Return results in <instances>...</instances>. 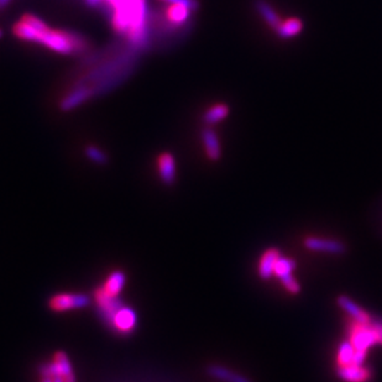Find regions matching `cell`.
Instances as JSON below:
<instances>
[{"instance_id": "cell-1", "label": "cell", "mask_w": 382, "mask_h": 382, "mask_svg": "<svg viewBox=\"0 0 382 382\" xmlns=\"http://www.w3.org/2000/svg\"><path fill=\"white\" fill-rule=\"evenodd\" d=\"M347 332L349 337L347 340L352 343V347H355L357 352H367L369 349L378 344V339L372 328L371 322L364 324L352 321L347 324Z\"/></svg>"}, {"instance_id": "cell-2", "label": "cell", "mask_w": 382, "mask_h": 382, "mask_svg": "<svg viewBox=\"0 0 382 382\" xmlns=\"http://www.w3.org/2000/svg\"><path fill=\"white\" fill-rule=\"evenodd\" d=\"M47 304L52 312H68L88 307L91 304V297L86 293H56Z\"/></svg>"}, {"instance_id": "cell-3", "label": "cell", "mask_w": 382, "mask_h": 382, "mask_svg": "<svg viewBox=\"0 0 382 382\" xmlns=\"http://www.w3.org/2000/svg\"><path fill=\"white\" fill-rule=\"evenodd\" d=\"M41 376H60L65 382H75V371L70 365V360L65 352H56L51 364L41 365Z\"/></svg>"}, {"instance_id": "cell-4", "label": "cell", "mask_w": 382, "mask_h": 382, "mask_svg": "<svg viewBox=\"0 0 382 382\" xmlns=\"http://www.w3.org/2000/svg\"><path fill=\"white\" fill-rule=\"evenodd\" d=\"M94 301H96L97 309L101 316V321L111 326V319L114 317L119 308L123 307V302L119 297H114L106 293L103 287H98L94 290Z\"/></svg>"}, {"instance_id": "cell-5", "label": "cell", "mask_w": 382, "mask_h": 382, "mask_svg": "<svg viewBox=\"0 0 382 382\" xmlns=\"http://www.w3.org/2000/svg\"><path fill=\"white\" fill-rule=\"evenodd\" d=\"M136 326H137V316L135 311L133 308L123 306L114 314L109 327L113 331H116L118 334L128 335L135 331Z\"/></svg>"}, {"instance_id": "cell-6", "label": "cell", "mask_w": 382, "mask_h": 382, "mask_svg": "<svg viewBox=\"0 0 382 382\" xmlns=\"http://www.w3.org/2000/svg\"><path fill=\"white\" fill-rule=\"evenodd\" d=\"M304 247L311 252H327V254H343L345 252V247L342 242L334 239H324V238L308 237L304 240Z\"/></svg>"}, {"instance_id": "cell-7", "label": "cell", "mask_w": 382, "mask_h": 382, "mask_svg": "<svg viewBox=\"0 0 382 382\" xmlns=\"http://www.w3.org/2000/svg\"><path fill=\"white\" fill-rule=\"evenodd\" d=\"M94 94L96 93H94V90L92 87H77L61 101L60 109L63 111H72V109L81 106L83 103H86L88 99H91Z\"/></svg>"}, {"instance_id": "cell-8", "label": "cell", "mask_w": 382, "mask_h": 382, "mask_svg": "<svg viewBox=\"0 0 382 382\" xmlns=\"http://www.w3.org/2000/svg\"><path fill=\"white\" fill-rule=\"evenodd\" d=\"M337 375L344 382H369L371 380L372 372L365 365H347L338 366Z\"/></svg>"}, {"instance_id": "cell-9", "label": "cell", "mask_w": 382, "mask_h": 382, "mask_svg": "<svg viewBox=\"0 0 382 382\" xmlns=\"http://www.w3.org/2000/svg\"><path fill=\"white\" fill-rule=\"evenodd\" d=\"M157 167H159V175L161 181L171 186L176 181V161L175 157L170 152H162L157 157Z\"/></svg>"}, {"instance_id": "cell-10", "label": "cell", "mask_w": 382, "mask_h": 382, "mask_svg": "<svg viewBox=\"0 0 382 382\" xmlns=\"http://www.w3.org/2000/svg\"><path fill=\"white\" fill-rule=\"evenodd\" d=\"M338 306L342 308L344 312L349 314V317L352 318V321L354 322L364 323V324L371 322V314L366 312L365 309H362L357 303H355L352 298H349L347 296L338 297Z\"/></svg>"}, {"instance_id": "cell-11", "label": "cell", "mask_w": 382, "mask_h": 382, "mask_svg": "<svg viewBox=\"0 0 382 382\" xmlns=\"http://www.w3.org/2000/svg\"><path fill=\"white\" fill-rule=\"evenodd\" d=\"M207 374L211 378L221 382H252V380L242 376L239 372L221 365H209L207 367Z\"/></svg>"}, {"instance_id": "cell-12", "label": "cell", "mask_w": 382, "mask_h": 382, "mask_svg": "<svg viewBox=\"0 0 382 382\" xmlns=\"http://www.w3.org/2000/svg\"><path fill=\"white\" fill-rule=\"evenodd\" d=\"M202 141L206 149L207 156L211 161H216L221 159V142L218 139L216 131L211 128H204L202 130Z\"/></svg>"}, {"instance_id": "cell-13", "label": "cell", "mask_w": 382, "mask_h": 382, "mask_svg": "<svg viewBox=\"0 0 382 382\" xmlns=\"http://www.w3.org/2000/svg\"><path fill=\"white\" fill-rule=\"evenodd\" d=\"M280 257H281V252L277 249H269L262 254L261 259L259 261V269H257L259 276L261 277L262 280H270L273 276L275 265Z\"/></svg>"}, {"instance_id": "cell-14", "label": "cell", "mask_w": 382, "mask_h": 382, "mask_svg": "<svg viewBox=\"0 0 382 382\" xmlns=\"http://www.w3.org/2000/svg\"><path fill=\"white\" fill-rule=\"evenodd\" d=\"M255 6H257V11H259V14L261 16L262 19L266 21L267 25L275 31L278 30V27L282 24L281 18L278 16L272 6H270L265 0H257Z\"/></svg>"}, {"instance_id": "cell-15", "label": "cell", "mask_w": 382, "mask_h": 382, "mask_svg": "<svg viewBox=\"0 0 382 382\" xmlns=\"http://www.w3.org/2000/svg\"><path fill=\"white\" fill-rule=\"evenodd\" d=\"M126 283V275L121 270H116V271L109 273V276L106 277V282L103 285V290L109 293L111 296L119 297L121 292L123 291V288L125 286Z\"/></svg>"}, {"instance_id": "cell-16", "label": "cell", "mask_w": 382, "mask_h": 382, "mask_svg": "<svg viewBox=\"0 0 382 382\" xmlns=\"http://www.w3.org/2000/svg\"><path fill=\"white\" fill-rule=\"evenodd\" d=\"M191 13L192 11L190 8L180 6V4H175V6H170L167 8L166 18L173 25H185L187 20L190 19Z\"/></svg>"}, {"instance_id": "cell-17", "label": "cell", "mask_w": 382, "mask_h": 382, "mask_svg": "<svg viewBox=\"0 0 382 382\" xmlns=\"http://www.w3.org/2000/svg\"><path fill=\"white\" fill-rule=\"evenodd\" d=\"M302 21L297 18H290L287 20L282 21L281 26L276 31L277 35L281 39H291L293 36L298 35L301 32Z\"/></svg>"}, {"instance_id": "cell-18", "label": "cell", "mask_w": 382, "mask_h": 382, "mask_svg": "<svg viewBox=\"0 0 382 382\" xmlns=\"http://www.w3.org/2000/svg\"><path fill=\"white\" fill-rule=\"evenodd\" d=\"M355 352H357L355 347H352V343L349 340L340 343L337 352L338 366L352 365L354 362V357H355Z\"/></svg>"}, {"instance_id": "cell-19", "label": "cell", "mask_w": 382, "mask_h": 382, "mask_svg": "<svg viewBox=\"0 0 382 382\" xmlns=\"http://www.w3.org/2000/svg\"><path fill=\"white\" fill-rule=\"evenodd\" d=\"M229 114V108L226 104H216L211 106L203 116V121L208 125H214L216 123L226 119Z\"/></svg>"}, {"instance_id": "cell-20", "label": "cell", "mask_w": 382, "mask_h": 382, "mask_svg": "<svg viewBox=\"0 0 382 382\" xmlns=\"http://www.w3.org/2000/svg\"><path fill=\"white\" fill-rule=\"evenodd\" d=\"M296 261L291 259V257H278L276 265H275V270H273V276H276L277 278H283V277L290 276L293 275V272L296 270Z\"/></svg>"}, {"instance_id": "cell-21", "label": "cell", "mask_w": 382, "mask_h": 382, "mask_svg": "<svg viewBox=\"0 0 382 382\" xmlns=\"http://www.w3.org/2000/svg\"><path fill=\"white\" fill-rule=\"evenodd\" d=\"M86 156L98 165H104L108 162V157H106V152L101 150L99 147L96 146H87L86 147Z\"/></svg>"}, {"instance_id": "cell-22", "label": "cell", "mask_w": 382, "mask_h": 382, "mask_svg": "<svg viewBox=\"0 0 382 382\" xmlns=\"http://www.w3.org/2000/svg\"><path fill=\"white\" fill-rule=\"evenodd\" d=\"M280 281H281L282 286L285 287L287 291L292 293V295H297L298 292L301 291V286H300V283H298V281H297L293 275L283 277Z\"/></svg>"}, {"instance_id": "cell-23", "label": "cell", "mask_w": 382, "mask_h": 382, "mask_svg": "<svg viewBox=\"0 0 382 382\" xmlns=\"http://www.w3.org/2000/svg\"><path fill=\"white\" fill-rule=\"evenodd\" d=\"M164 3H167L170 6H175V4H180V6H185L187 8H190L192 11H196L199 8V3L198 0H161Z\"/></svg>"}, {"instance_id": "cell-24", "label": "cell", "mask_w": 382, "mask_h": 382, "mask_svg": "<svg viewBox=\"0 0 382 382\" xmlns=\"http://www.w3.org/2000/svg\"><path fill=\"white\" fill-rule=\"evenodd\" d=\"M371 326L375 333H376L378 345H382V318L372 317Z\"/></svg>"}, {"instance_id": "cell-25", "label": "cell", "mask_w": 382, "mask_h": 382, "mask_svg": "<svg viewBox=\"0 0 382 382\" xmlns=\"http://www.w3.org/2000/svg\"><path fill=\"white\" fill-rule=\"evenodd\" d=\"M101 1H104V0H86L87 4L91 6H99L101 4Z\"/></svg>"}, {"instance_id": "cell-26", "label": "cell", "mask_w": 382, "mask_h": 382, "mask_svg": "<svg viewBox=\"0 0 382 382\" xmlns=\"http://www.w3.org/2000/svg\"><path fill=\"white\" fill-rule=\"evenodd\" d=\"M11 0H0V11L1 9H4L9 3H11Z\"/></svg>"}, {"instance_id": "cell-27", "label": "cell", "mask_w": 382, "mask_h": 382, "mask_svg": "<svg viewBox=\"0 0 382 382\" xmlns=\"http://www.w3.org/2000/svg\"><path fill=\"white\" fill-rule=\"evenodd\" d=\"M51 378H52V381L54 382H65L62 378H61L60 376H57V375H54V376H50Z\"/></svg>"}, {"instance_id": "cell-28", "label": "cell", "mask_w": 382, "mask_h": 382, "mask_svg": "<svg viewBox=\"0 0 382 382\" xmlns=\"http://www.w3.org/2000/svg\"><path fill=\"white\" fill-rule=\"evenodd\" d=\"M41 382H54L50 376H41Z\"/></svg>"}, {"instance_id": "cell-29", "label": "cell", "mask_w": 382, "mask_h": 382, "mask_svg": "<svg viewBox=\"0 0 382 382\" xmlns=\"http://www.w3.org/2000/svg\"><path fill=\"white\" fill-rule=\"evenodd\" d=\"M1 36H3V32H1V30H0V39H1Z\"/></svg>"}]
</instances>
